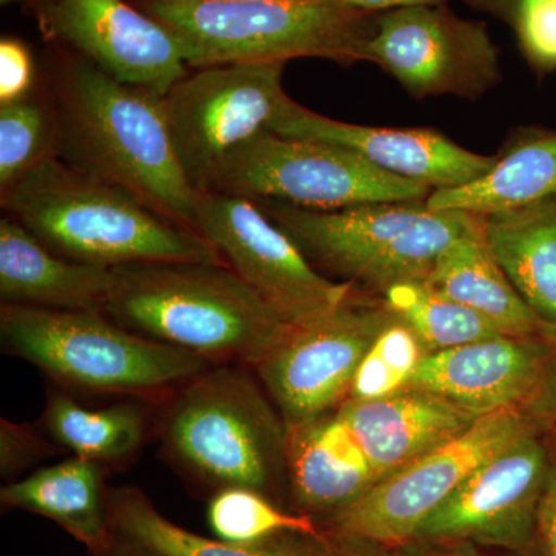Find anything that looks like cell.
<instances>
[{"label": "cell", "instance_id": "cell-6", "mask_svg": "<svg viewBox=\"0 0 556 556\" xmlns=\"http://www.w3.org/2000/svg\"><path fill=\"white\" fill-rule=\"evenodd\" d=\"M254 201L306 257L382 294L394 285L427 280L439 255L478 219L470 212L428 207L427 200L339 211Z\"/></svg>", "mask_w": 556, "mask_h": 556}, {"label": "cell", "instance_id": "cell-8", "mask_svg": "<svg viewBox=\"0 0 556 556\" xmlns=\"http://www.w3.org/2000/svg\"><path fill=\"white\" fill-rule=\"evenodd\" d=\"M208 192L339 211L426 201L433 189L380 169L342 146L266 130L229 156Z\"/></svg>", "mask_w": 556, "mask_h": 556}, {"label": "cell", "instance_id": "cell-33", "mask_svg": "<svg viewBox=\"0 0 556 556\" xmlns=\"http://www.w3.org/2000/svg\"><path fill=\"white\" fill-rule=\"evenodd\" d=\"M526 412L540 430L547 431L556 441V354L548 362L543 382Z\"/></svg>", "mask_w": 556, "mask_h": 556}, {"label": "cell", "instance_id": "cell-27", "mask_svg": "<svg viewBox=\"0 0 556 556\" xmlns=\"http://www.w3.org/2000/svg\"><path fill=\"white\" fill-rule=\"evenodd\" d=\"M112 517L124 535L159 556H309L289 548L240 546L195 535L160 515L137 490L116 493Z\"/></svg>", "mask_w": 556, "mask_h": 556}, {"label": "cell", "instance_id": "cell-39", "mask_svg": "<svg viewBox=\"0 0 556 556\" xmlns=\"http://www.w3.org/2000/svg\"><path fill=\"white\" fill-rule=\"evenodd\" d=\"M20 2V0H2V3H14Z\"/></svg>", "mask_w": 556, "mask_h": 556}, {"label": "cell", "instance_id": "cell-28", "mask_svg": "<svg viewBox=\"0 0 556 556\" xmlns=\"http://www.w3.org/2000/svg\"><path fill=\"white\" fill-rule=\"evenodd\" d=\"M207 519L215 535L226 543L258 546L266 538L281 532L318 536L316 526L305 515L280 510L257 490L225 486L207 508Z\"/></svg>", "mask_w": 556, "mask_h": 556}, {"label": "cell", "instance_id": "cell-11", "mask_svg": "<svg viewBox=\"0 0 556 556\" xmlns=\"http://www.w3.org/2000/svg\"><path fill=\"white\" fill-rule=\"evenodd\" d=\"M197 233L292 327L327 316L353 291L317 273L294 240L247 197L200 195Z\"/></svg>", "mask_w": 556, "mask_h": 556}, {"label": "cell", "instance_id": "cell-25", "mask_svg": "<svg viewBox=\"0 0 556 556\" xmlns=\"http://www.w3.org/2000/svg\"><path fill=\"white\" fill-rule=\"evenodd\" d=\"M43 426L62 447L98 464L134 455L146 433L144 417L134 405L87 409L65 394L49 399Z\"/></svg>", "mask_w": 556, "mask_h": 556}, {"label": "cell", "instance_id": "cell-37", "mask_svg": "<svg viewBox=\"0 0 556 556\" xmlns=\"http://www.w3.org/2000/svg\"><path fill=\"white\" fill-rule=\"evenodd\" d=\"M439 556H485V555L477 554V552H473V551H457V552H453V554H445V555H439Z\"/></svg>", "mask_w": 556, "mask_h": 556}, {"label": "cell", "instance_id": "cell-20", "mask_svg": "<svg viewBox=\"0 0 556 556\" xmlns=\"http://www.w3.org/2000/svg\"><path fill=\"white\" fill-rule=\"evenodd\" d=\"M427 283L445 298L477 311L514 338L556 343V327L519 295L486 243L481 215L437 260Z\"/></svg>", "mask_w": 556, "mask_h": 556}, {"label": "cell", "instance_id": "cell-15", "mask_svg": "<svg viewBox=\"0 0 556 556\" xmlns=\"http://www.w3.org/2000/svg\"><path fill=\"white\" fill-rule=\"evenodd\" d=\"M554 466L535 424L489 457L428 519L417 538L437 543L529 546Z\"/></svg>", "mask_w": 556, "mask_h": 556}, {"label": "cell", "instance_id": "cell-21", "mask_svg": "<svg viewBox=\"0 0 556 556\" xmlns=\"http://www.w3.org/2000/svg\"><path fill=\"white\" fill-rule=\"evenodd\" d=\"M287 464L299 503L316 510L350 506L379 482L340 415L288 430Z\"/></svg>", "mask_w": 556, "mask_h": 556}, {"label": "cell", "instance_id": "cell-32", "mask_svg": "<svg viewBox=\"0 0 556 556\" xmlns=\"http://www.w3.org/2000/svg\"><path fill=\"white\" fill-rule=\"evenodd\" d=\"M49 452V445L31 428L2 419L0 422V470L13 477L38 463Z\"/></svg>", "mask_w": 556, "mask_h": 556}, {"label": "cell", "instance_id": "cell-13", "mask_svg": "<svg viewBox=\"0 0 556 556\" xmlns=\"http://www.w3.org/2000/svg\"><path fill=\"white\" fill-rule=\"evenodd\" d=\"M394 317L386 302L364 305L351 291L327 316L292 328L254 367L288 430L316 422L350 394L358 365Z\"/></svg>", "mask_w": 556, "mask_h": 556}, {"label": "cell", "instance_id": "cell-35", "mask_svg": "<svg viewBox=\"0 0 556 556\" xmlns=\"http://www.w3.org/2000/svg\"><path fill=\"white\" fill-rule=\"evenodd\" d=\"M339 2L365 13H382V11L407 9V7L447 5L448 0H339Z\"/></svg>", "mask_w": 556, "mask_h": 556}, {"label": "cell", "instance_id": "cell-12", "mask_svg": "<svg viewBox=\"0 0 556 556\" xmlns=\"http://www.w3.org/2000/svg\"><path fill=\"white\" fill-rule=\"evenodd\" d=\"M364 61L386 70L416 100H478L503 79L500 51L485 25L456 16L447 5L378 13Z\"/></svg>", "mask_w": 556, "mask_h": 556}, {"label": "cell", "instance_id": "cell-34", "mask_svg": "<svg viewBox=\"0 0 556 556\" xmlns=\"http://www.w3.org/2000/svg\"><path fill=\"white\" fill-rule=\"evenodd\" d=\"M536 532L546 556H556V464L538 510Z\"/></svg>", "mask_w": 556, "mask_h": 556}, {"label": "cell", "instance_id": "cell-40", "mask_svg": "<svg viewBox=\"0 0 556 556\" xmlns=\"http://www.w3.org/2000/svg\"><path fill=\"white\" fill-rule=\"evenodd\" d=\"M134 2H137V0H134Z\"/></svg>", "mask_w": 556, "mask_h": 556}, {"label": "cell", "instance_id": "cell-36", "mask_svg": "<svg viewBox=\"0 0 556 556\" xmlns=\"http://www.w3.org/2000/svg\"><path fill=\"white\" fill-rule=\"evenodd\" d=\"M464 2H468L470 5L477 7V9L490 11V13L503 17V20H507L511 11L521 5V3L529 2V0H464Z\"/></svg>", "mask_w": 556, "mask_h": 556}, {"label": "cell", "instance_id": "cell-17", "mask_svg": "<svg viewBox=\"0 0 556 556\" xmlns=\"http://www.w3.org/2000/svg\"><path fill=\"white\" fill-rule=\"evenodd\" d=\"M556 343L501 338L427 354L407 387L431 391L477 416L526 409L543 382Z\"/></svg>", "mask_w": 556, "mask_h": 556}, {"label": "cell", "instance_id": "cell-26", "mask_svg": "<svg viewBox=\"0 0 556 556\" xmlns=\"http://www.w3.org/2000/svg\"><path fill=\"white\" fill-rule=\"evenodd\" d=\"M383 302L399 320L413 329L427 354L508 336L495 321L445 298L426 280L388 288Z\"/></svg>", "mask_w": 556, "mask_h": 556}, {"label": "cell", "instance_id": "cell-9", "mask_svg": "<svg viewBox=\"0 0 556 556\" xmlns=\"http://www.w3.org/2000/svg\"><path fill=\"white\" fill-rule=\"evenodd\" d=\"M283 68V62L190 68L161 97L179 167L199 195L233 152L269 130L289 98Z\"/></svg>", "mask_w": 556, "mask_h": 556}, {"label": "cell", "instance_id": "cell-3", "mask_svg": "<svg viewBox=\"0 0 556 556\" xmlns=\"http://www.w3.org/2000/svg\"><path fill=\"white\" fill-rule=\"evenodd\" d=\"M3 211L51 252L102 268L167 262L226 263L199 233L172 225L126 190L58 156L0 192Z\"/></svg>", "mask_w": 556, "mask_h": 556}, {"label": "cell", "instance_id": "cell-4", "mask_svg": "<svg viewBox=\"0 0 556 556\" xmlns=\"http://www.w3.org/2000/svg\"><path fill=\"white\" fill-rule=\"evenodd\" d=\"M139 9L178 39L189 68L318 58L350 65L364 61V46L378 13L339 0H137Z\"/></svg>", "mask_w": 556, "mask_h": 556}, {"label": "cell", "instance_id": "cell-22", "mask_svg": "<svg viewBox=\"0 0 556 556\" xmlns=\"http://www.w3.org/2000/svg\"><path fill=\"white\" fill-rule=\"evenodd\" d=\"M481 219L508 280L538 316L556 327V195Z\"/></svg>", "mask_w": 556, "mask_h": 556}, {"label": "cell", "instance_id": "cell-23", "mask_svg": "<svg viewBox=\"0 0 556 556\" xmlns=\"http://www.w3.org/2000/svg\"><path fill=\"white\" fill-rule=\"evenodd\" d=\"M556 195V131L497 156L484 177L455 189L433 190L427 206L475 215L501 214Z\"/></svg>", "mask_w": 556, "mask_h": 556}, {"label": "cell", "instance_id": "cell-1", "mask_svg": "<svg viewBox=\"0 0 556 556\" xmlns=\"http://www.w3.org/2000/svg\"><path fill=\"white\" fill-rule=\"evenodd\" d=\"M46 73L58 159L197 233L200 195L179 167L161 97L54 43Z\"/></svg>", "mask_w": 556, "mask_h": 556}, {"label": "cell", "instance_id": "cell-14", "mask_svg": "<svg viewBox=\"0 0 556 556\" xmlns=\"http://www.w3.org/2000/svg\"><path fill=\"white\" fill-rule=\"evenodd\" d=\"M54 46L109 76L163 97L188 75L174 33L134 0H20Z\"/></svg>", "mask_w": 556, "mask_h": 556}, {"label": "cell", "instance_id": "cell-29", "mask_svg": "<svg viewBox=\"0 0 556 556\" xmlns=\"http://www.w3.org/2000/svg\"><path fill=\"white\" fill-rule=\"evenodd\" d=\"M56 131L47 98L0 104V192L50 156H56Z\"/></svg>", "mask_w": 556, "mask_h": 556}, {"label": "cell", "instance_id": "cell-30", "mask_svg": "<svg viewBox=\"0 0 556 556\" xmlns=\"http://www.w3.org/2000/svg\"><path fill=\"white\" fill-rule=\"evenodd\" d=\"M506 21L514 25L530 60L556 65V0H529L511 11Z\"/></svg>", "mask_w": 556, "mask_h": 556}, {"label": "cell", "instance_id": "cell-7", "mask_svg": "<svg viewBox=\"0 0 556 556\" xmlns=\"http://www.w3.org/2000/svg\"><path fill=\"white\" fill-rule=\"evenodd\" d=\"M283 427L251 376L223 365L182 387L164 422V448L203 481L265 493L287 463Z\"/></svg>", "mask_w": 556, "mask_h": 556}, {"label": "cell", "instance_id": "cell-18", "mask_svg": "<svg viewBox=\"0 0 556 556\" xmlns=\"http://www.w3.org/2000/svg\"><path fill=\"white\" fill-rule=\"evenodd\" d=\"M339 415L356 434L379 481L459 437L481 417L412 387L372 401L350 399Z\"/></svg>", "mask_w": 556, "mask_h": 556}, {"label": "cell", "instance_id": "cell-2", "mask_svg": "<svg viewBox=\"0 0 556 556\" xmlns=\"http://www.w3.org/2000/svg\"><path fill=\"white\" fill-rule=\"evenodd\" d=\"M115 273L105 316L208 364L257 367L294 328L226 263H141Z\"/></svg>", "mask_w": 556, "mask_h": 556}, {"label": "cell", "instance_id": "cell-41", "mask_svg": "<svg viewBox=\"0 0 556 556\" xmlns=\"http://www.w3.org/2000/svg\"><path fill=\"white\" fill-rule=\"evenodd\" d=\"M309 556H311V555H309ZM316 556H318V555H316Z\"/></svg>", "mask_w": 556, "mask_h": 556}, {"label": "cell", "instance_id": "cell-38", "mask_svg": "<svg viewBox=\"0 0 556 556\" xmlns=\"http://www.w3.org/2000/svg\"><path fill=\"white\" fill-rule=\"evenodd\" d=\"M243 2H311V0H243Z\"/></svg>", "mask_w": 556, "mask_h": 556}, {"label": "cell", "instance_id": "cell-16", "mask_svg": "<svg viewBox=\"0 0 556 556\" xmlns=\"http://www.w3.org/2000/svg\"><path fill=\"white\" fill-rule=\"evenodd\" d=\"M281 137L342 146L369 163L433 190L470 185L493 169L497 156L479 155L433 129L358 126L318 115L288 98L269 127Z\"/></svg>", "mask_w": 556, "mask_h": 556}, {"label": "cell", "instance_id": "cell-19", "mask_svg": "<svg viewBox=\"0 0 556 556\" xmlns=\"http://www.w3.org/2000/svg\"><path fill=\"white\" fill-rule=\"evenodd\" d=\"M115 281V268L62 258L16 219H0V295L9 305L104 313Z\"/></svg>", "mask_w": 556, "mask_h": 556}, {"label": "cell", "instance_id": "cell-24", "mask_svg": "<svg viewBox=\"0 0 556 556\" xmlns=\"http://www.w3.org/2000/svg\"><path fill=\"white\" fill-rule=\"evenodd\" d=\"M2 503L53 519L93 551L108 543L101 504V466L72 457L3 486Z\"/></svg>", "mask_w": 556, "mask_h": 556}, {"label": "cell", "instance_id": "cell-10", "mask_svg": "<svg viewBox=\"0 0 556 556\" xmlns=\"http://www.w3.org/2000/svg\"><path fill=\"white\" fill-rule=\"evenodd\" d=\"M533 426L526 409L479 417L459 437L380 479L364 496L336 511L340 535L386 546L416 540L428 519L489 457Z\"/></svg>", "mask_w": 556, "mask_h": 556}, {"label": "cell", "instance_id": "cell-5", "mask_svg": "<svg viewBox=\"0 0 556 556\" xmlns=\"http://www.w3.org/2000/svg\"><path fill=\"white\" fill-rule=\"evenodd\" d=\"M5 351L64 386L100 393L159 394L188 383L208 362L130 331L102 311L9 305L0 309Z\"/></svg>", "mask_w": 556, "mask_h": 556}, {"label": "cell", "instance_id": "cell-31", "mask_svg": "<svg viewBox=\"0 0 556 556\" xmlns=\"http://www.w3.org/2000/svg\"><path fill=\"white\" fill-rule=\"evenodd\" d=\"M36 79L38 72L27 43L3 36L0 40V104L31 97Z\"/></svg>", "mask_w": 556, "mask_h": 556}]
</instances>
